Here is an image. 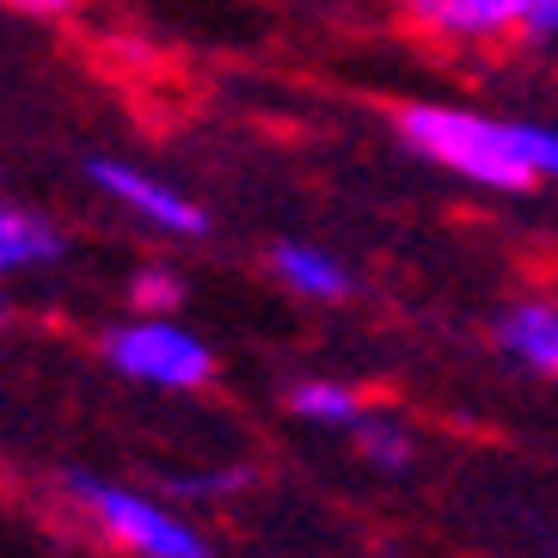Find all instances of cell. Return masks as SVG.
<instances>
[{"label": "cell", "instance_id": "obj_9", "mask_svg": "<svg viewBox=\"0 0 558 558\" xmlns=\"http://www.w3.org/2000/svg\"><path fill=\"white\" fill-rule=\"evenodd\" d=\"M289 411L307 417V424H331V429H356L368 417V405L350 393L344 380H301L295 393H289Z\"/></svg>", "mask_w": 558, "mask_h": 558}, {"label": "cell", "instance_id": "obj_3", "mask_svg": "<svg viewBox=\"0 0 558 558\" xmlns=\"http://www.w3.org/2000/svg\"><path fill=\"white\" fill-rule=\"evenodd\" d=\"M105 362L117 375L142 380V387H166V393H184V387H203L215 375V356L197 331L172 326V319H130V326L105 331Z\"/></svg>", "mask_w": 558, "mask_h": 558}, {"label": "cell", "instance_id": "obj_6", "mask_svg": "<svg viewBox=\"0 0 558 558\" xmlns=\"http://www.w3.org/2000/svg\"><path fill=\"white\" fill-rule=\"evenodd\" d=\"M270 270H277L282 289H295L301 301H344L350 295V270L331 252L301 246V240H282L270 246Z\"/></svg>", "mask_w": 558, "mask_h": 558}, {"label": "cell", "instance_id": "obj_2", "mask_svg": "<svg viewBox=\"0 0 558 558\" xmlns=\"http://www.w3.org/2000/svg\"><path fill=\"white\" fill-rule=\"evenodd\" d=\"M68 497L93 515V527H99L105 541L135 553V558H215L197 527L179 522V515L166 504H154V497L130 492V485H105V478L74 473L68 478Z\"/></svg>", "mask_w": 558, "mask_h": 558}, {"label": "cell", "instance_id": "obj_10", "mask_svg": "<svg viewBox=\"0 0 558 558\" xmlns=\"http://www.w3.org/2000/svg\"><path fill=\"white\" fill-rule=\"evenodd\" d=\"M350 436H356V448H362V460H368V466H387V473L411 466V429L399 424L393 411H368Z\"/></svg>", "mask_w": 558, "mask_h": 558}, {"label": "cell", "instance_id": "obj_1", "mask_svg": "<svg viewBox=\"0 0 558 558\" xmlns=\"http://www.w3.org/2000/svg\"><path fill=\"white\" fill-rule=\"evenodd\" d=\"M399 135L424 160L448 166L478 191H534L558 184V130L553 123H509L466 105H405Z\"/></svg>", "mask_w": 558, "mask_h": 558}, {"label": "cell", "instance_id": "obj_11", "mask_svg": "<svg viewBox=\"0 0 558 558\" xmlns=\"http://www.w3.org/2000/svg\"><path fill=\"white\" fill-rule=\"evenodd\" d=\"M130 307L142 313V319H166V313L184 307V277L172 270V264H142L130 277Z\"/></svg>", "mask_w": 558, "mask_h": 558}, {"label": "cell", "instance_id": "obj_4", "mask_svg": "<svg viewBox=\"0 0 558 558\" xmlns=\"http://www.w3.org/2000/svg\"><path fill=\"white\" fill-rule=\"evenodd\" d=\"M411 32L448 50H497L509 37H522L527 0H399Z\"/></svg>", "mask_w": 558, "mask_h": 558}, {"label": "cell", "instance_id": "obj_13", "mask_svg": "<svg viewBox=\"0 0 558 558\" xmlns=\"http://www.w3.org/2000/svg\"><path fill=\"white\" fill-rule=\"evenodd\" d=\"M522 37H527V44H546V37H558V0H527Z\"/></svg>", "mask_w": 558, "mask_h": 558}, {"label": "cell", "instance_id": "obj_7", "mask_svg": "<svg viewBox=\"0 0 558 558\" xmlns=\"http://www.w3.org/2000/svg\"><path fill=\"white\" fill-rule=\"evenodd\" d=\"M497 344L527 368L558 375V307L553 301H515L504 313V326H497Z\"/></svg>", "mask_w": 558, "mask_h": 558}, {"label": "cell", "instance_id": "obj_8", "mask_svg": "<svg viewBox=\"0 0 558 558\" xmlns=\"http://www.w3.org/2000/svg\"><path fill=\"white\" fill-rule=\"evenodd\" d=\"M62 258H68V233L50 215L19 209V203L0 215V264L7 270H37V264H62Z\"/></svg>", "mask_w": 558, "mask_h": 558}, {"label": "cell", "instance_id": "obj_12", "mask_svg": "<svg viewBox=\"0 0 558 558\" xmlns=\"http://www.w3.org/2000/svg\"><path fill=\"white\" fill-rule=\"evenodd\" d=\"M240 485H246V473H184V478H172L179 497H228V492H240Z\"/></svg>", "mask_w": 558, "mask_h": 558}, {"label": "cell", "instance_id": "obj_5", "mask_svg": "<svg viewBox=\"0 0 558 558\" xmlns=\"http://www.w3.org/2000/svg\"><path fill=\"white\" fill-rule=\"evenodd\" d=\"M86 179L99 184V191L117 203V209H130L135 221H148V228H160V233H179V240H197V233H209V215H203L197 203L184 197V191H172L166 179L142 172V166L86 160Z\"/></svg>", "mask_w": 558, "mask_h": 558}, {"label": "cell", "instance_id": "obj_14", "mask_svg": "<svg viewBox=\"0 0 558 558\" xmlns=\"http://www.w3.org/2000/svg\"><path fill=\"white\" fill-rule=\"evenodd\" d=\"M19 13H37V19H62V13H74L81 0H13Z\"/></svg>", "mask_w": 558, "mask_h": 558}]
</instances>
